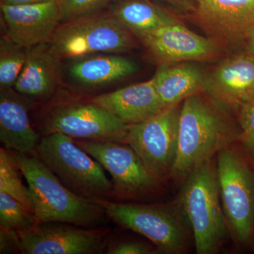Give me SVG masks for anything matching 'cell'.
<instances>
[{
	"mask_svg": "<svg viewBox=\"0 0 254 254\" xmlns=\"http://www.w3.org/2000/svg\"><path fill=\"white\" fill-rule=\"evenodd\" d=\"M224 109L199 93L182 102L172 179L183 182L195 169L239 141L240 128L232 123Z\"/></svg>",
	"mask_w": 254,
	"mask_h": 254,
	"instance_id": "6da1fadb",
	"label": "cell"
},
{
	"mask_svg": "<svg viewBox=\"0 0 254 254\" xmlns=\"http://www.w3.org/2000/svg\"><path fill=\"white\" fill-rule=\"evenodd\" d=\"M14 153L41 223L63 222L87 228L104 225L108 216L98 203L68 189L34 153Z\"/></svg>",
	"mask_w": 254,
	"mask_h": 254,
	"instance_id": "7a4b0ae2",
	"label": "cell"
},
{
	"mask_svg": "<svg viewBox=\"0 0 254 254\" xmlns=\"http://www.w3.org/2000/svg\"><path fill=\"white\" fill-rule=\"evenodd\" d=\"M215 158L202 164L184 180L179 204L190 222L198 254L217 253L228 227L222 209Z\"/></svg>",
	"mask_w": 254,
	"mask_h": 254,
	"instance_id": "3957f363",
	"label": "cell"
},
{
	"mask_svg": "<svg viewBox=\"0 0 254 254\" xmlns=\"http://www.w3.org/2000/svg\"><path fill=\"white\" fill-rule=\"evenodd\" d=\"M34 153L76 194L93 200H114L113 183L104 168L71 137L60 133L43 136Z\"/></svg>",
	"mask_w": 254,
	"mask_h": 254,
	"instance_id": "277c9868",
	"label": "cell"
},
{
	"mask_svg": "<svg viewBox=\"0 0 254 254\" xmlns=\"http://www.w3.org/2000/svg\"><path fill=\"white\" fill-rule=\"evenodd\" d=\"M110 220L148 239L162 253H185L188 247L187 218L180 204L169 205L125 203L98 199Z\"/></svg>",
	"mask_w": 254,
	"mask_h": 254,
	"instance_id": "5b68a950",
	"label": "cell"
},
{
	"mask_svg": "<svg viewBox=\"0 0 254 254\" xmlns=\"http://www.w3.org/2000/svg\"><path fill=\"white\" fill-rule=\"evenodd\" d=\"M135 37L110 12H99L62 23L49 46L60 60H73L97 53L128 51L136 46Z\"/></svg>",
	"mask_w": 254,
	"mask_h": 254,
	"instance_id": "8992f818",
	"label": "cell"
},
{
	"mask_svg": "<svg viewBox=\"0 0 254 254\" xmlns=\"http://www.w3.org/2000/svg\"><path fill=\"white\" fill-rule=\"evenodd\" d=\"M245 155L230 145L216 155L222 209L232 238L239 244L254 240V174Z\"/></svg>",
	"mask_w": 254,
	"mask_h": 254,
	"instance_id": "52a82bcc",
	"label": "cell"
},
{
	"mask_svg": "<svg viewBox=\"0 0 254 254\" xmlns=\"http://www.w3.org/2000/svg\"><path fill=\"white\" fill-rule=\"evenodd\" d=\"M75 140L101 164L112 177L114 200H141L161 190L163 183L152 173L136 151L124 142Z\"/></svg>",
	"mask_w": 254,
	"mask_h": 254,
	"instance_id": "ba28073f",
	"label": "cell"
},
{
	"mask_svg": "<svg viewBox=\"0 0 254 254\" xmlns=\"http://www.w3.org/2000/svg\"><path fill=\"white\" fill-rule=\"evenodd\" d=\"M180 108L181 103L171 105L144 122L128 125L125 137V143L163 182L171 178L176 160Z\"/></svg>",
	"mask_w": 254,
	"mask_h": 254,
	"instance_id": "9c48e42d",
	"label": "cell"
},
{
	"mask_svg": "<svg viewBox=\"0 0 254 254\" xmlns=\"http://www.w3.org/2000/svg\"><path fill=\"white\" fill-rule=\"evenodd\" d=\"M128 125L92 103H65L55 107L43 122V136L60 133L76 140L125 143Z\"/></svg>",
	"mask_w": 254,
	"mask_h": 254,
	"instance_id": "30bf717a",
	"label": "cell"
},
{
	"mask_svg": "<svg viewBox=\"0 0 254 254\" xmlns=\"http://www.w3.org/2000/svg\"><path fill=\"white\" fill-rule=\"evenodd\" d=\"M20 252L24 254H94L105 252L110 228H87L63 223L41 222L17 232Z\"/></svg>",
	"mask_w": 254,
	"mask_h": 254,
	"instance_id": "8fae6325",
	"label": "cell"
},
{
	"mask_svg": "<svg viewBox=\"0 0 254 254\" xmlns=\"http://www.w3.org/2000/svg\"><path fill=\"white\" fill-rule=\"evenodd\" d=\"M140 41L150 55L163 64L208 61L220 53L216 42L190 31L182 22L159 28Z\"/></svg>",
	"mask_w": 254,
	"mask_h": 254,
	"instance_id": "7c38bea8",
	"label": "cell"
},
{
	"mask_svg": "<svg viewBox=\"0 0 254 254\" xmlns=\"http://www.w3.org/2000/svg\"><path fill=\"white\" fill-rule=\"evenodd\" d=\"M195 21L217 43L245 41L254 26V0H191Z\"/></svg>",
	"mask_w": 254,
	"mask_h": 254,
	"instance_id": "4fadbf2b",
	"label": "cell"
},
{
	"mask_svg": "<svg viewBox=\"0 0 254 254\" xmlns=\"http://www.w3.org/2000/svg\"><path fill=\"white\" fill-rule=\"evenodd\" d=\"M6 35L28 49L49 43L62 23L59 1L38 4H0Z\"/></svg>",
	"mask_w": 254,
	"mask_h": 254,
	"instance_id": "5bb4252c",
	"label": "cell"
},
{
	"mask_svg": "<svg viewBox=\"0 0 254 254\" xmlns=\"http://www.w3.org/2000/svg\"><path fill=\"white\" fill-rule=\"evenodd\" d=\"M204 91L225 109H237L254 98V59L248 54L223 60L206 75Z\"/></svg>",
	"mask_w": 254,
	"mask_h": 254,
	"instance_id": "9a60e30c",
	"label": "cell"
},
{
	"mask_svg": "<svg viewBox=\"0 0 254 254\" xmlns=\"http://www.w3.org/2000/svg\"><path fill=\"white\" fill-rule=\"evenodd\" d=\"M91 101L127 125L144 122L167 108L151 79L97 95Z\"/></svg>",
	"mask_w": 254,
	"mask_h": 254,
	"instance_id": "2e32d148",
	"label": "cell"
},
{
	"mask_svg": "<svg viewBox=\"0 0 254 254\" xmlns=\"http://www.w3.org/2000/svg\"><path fill=\"white\" fill-rule=\"evenodd\" d=\"M24 66L14 89L23 98L43 100L53 94L59 84L60 61L49 43L26 49Z\"/></svg>",
	"mask_w": 254,
	"mask_h": 254,
	"instance_id": "e0dca14e",
	"label": "cell"
},
{
	"mask_svg": "<svg viewBox=\"0 0 254 254\" xmlns=\"http://www.w3.org/2000/svg\"><path fill=\"white\" fill-rule=\"evenodd\" d=\"M21 97L12 88L0 89V141L7 149L33 153L41 138L32 127Z\"/></svg>",
	"mask_w": 254,
	"mask_h": 254,
	"instance_id": "ac0fdd59",
	"label": "cell"
},
{
	"mask_svg": "<svg viewBox=\"0 0 254 254\" xmlns=\"http://www.w3.org/2000/svg\"><path fill=\"white\" fill-rule=\"evenodd\" d=\"M205 78L198 65L188 62L165 64L151 80L162 101L169 107L204 91Z\"/></svg>",
	"mask_w": 254,
	"mask_h": 254,
	"instance_id": "d6986e66",
	"label": "cell"
},
{
	"mask_svg": "<svg viewBox=\"0 0 254 254\" xmlns=\"http://www.w3.org/2000/svg\"><path fill=\"white\" fill-rule=\"evenodd\" d=\"M138 70L137 64L125 57L88 56L73 60L68 75L81 86L96 87L111 84L131 76Z\"/></svg>",
	"mask_w": 254,
	"mask_h": 254,
	"instance_id": "ffe728a7",
	"label": "cell"
},
{
	"mask_svg": "<svg viewBox=\"0 0 254 254\" xmlns=\"http://www.w3.org/2000/svg\"><path fill=\"white\" fill-rule=\"evenodd\" d=\"M109 12L138 39L180 20L149 0H120L109 6Z\"/></svg>",
	"mask_w": 254,
	"mask_h": 254,
	"instance_id": "44dd1931",
	"label": "cell"
},
{
	"mask_svg": "<svg viewBox=\"0 0 254 254\" xmlns=\"http://www.w3.org/2000/svg\"><path fill=\"white\" fill-rule=\"evenodd\" d=\"M14 151L0 149V192L9 195L34 212L28 187L25 186Z\"/></svg>",
	"mask_w": 254,
	"mask_h": 254,
	"instance_id": "7402d4cb",
	"label": "cell"
},
{
	"mask_svg": "<svg viewBox=\"0 0 254 254\" xmlns=\"http://www.w3.org/2000/svg\"><path fill=\"white\" fill-rule=\"evenodd\" d=\"M25 48L5 35L0 41V89L14 88L26 61Z\"/></svg>",
	"mask_w": 254,
	"mask_h": 254,
	"instance_id": "603a6c76",
	"label": "cell"
},
{
	"mask_svg": "<svg viewBox=\"0 0 254 254\" xmlns=\"http://www.w3.org/2000/svg\"><path fill=\"white\" fill-rule=\"evenodd\" d=\"M41 223L33 210L9 195L0 192V226L24 231Z\"/></svg>",
	"mask_w": 254,
	"mask_h": 254,
	"instance_id": "cb8c5ba5",
	"label": "cell"
},
{
	"mask_svg": "<svg viewBox=\"0 0 254 254\" xmlns=\"http://www.w3.org/2000/svg\"><path fill=\"white\" fill-rule=\"evenodd\" d=\"M114 1L115 0H60L62 23L98 14Z\"/></svg>",
	"mask_w": 254,
	"mask_h": 254,
	"instance_id": "d4e9b609",
	"label": "cell"
},
{
	"mask_svg": "<svg viewBox=\"0 0 254 254\" xmlns=\"http://www.w3.org/2000/svg\"><path fill=\"white\" fill-rule=\"evenodd\" d=\"M240 135L239 141L246 158L254 165V98L244 103L238 109Z\"/></svg>",
	"mask_w": 254,
	"mask_h": 254,
	"instance_id": "484cf974",
	"label": "cell"
},
{
	"mask_svg": "<svg viewBox=\"0 0 254 254\" xmlns=\"http://www.w3.org/2000/svg\"><path fill=\"white\" fill-rule=\"evenodd\" d=\"M160 252L151 246L141 242L125 241L110 245L105 250L108 254H153Z\"/></svg>",
	"mask_w": 254,
	"mask_h": 254,
	"instance_id": "4316f807",
	"label": "cell"
},
{
	"mask_svg": "<svg viewBox=\"0 0 254 254\" xmlns=\"http://www.w3.org/2000/svg\"><path fill=\"white\" fill-rule=\"evenodd\" d=\"M20 252L19 237L18 232L0 227V253Z\"/></svg>",
	"mask_w": 254,
	"mask_h": 254,
	"instance_id": "83f0119b",
	"label": "cell"
},
{
	"mask_svg": "<svg viewBox=\"0 0 254 254\" xmlns=\"http://www.w3.org/2000/svg\"><path fill=\"white\" fill-rule=\"evenodd\" d=\"M56 1H59V0H1V4L6 5L31 4Z\"/></svg>",
	"mask_w": 254,
	"mask_h": 254,
	"instance_id": "f1b7e54d",
	"label": "cell"
},
{
	"mask_svg": "<svg viewBox=\"0 0 254 254\" xmlns=\"http://www.w3.org/2000/svg\"><path fill=\"white\" fill-rule=\"evenodd\" d=\"M245 41L247 54L254 59V26L247 33Z\"/></svg>",
	"mask_w": 254,
	"mask_h": 254,
	"instance_id": "f546056e",
	"label": "cell"
},
{
	"mask_svg": "<svg viewBox=\"0 0 254 254\" xmlns=\"http://www.w3.org/2000/svg\"><path fill=\"white\" fill-rule=\"evenodd\" d=\"M170 1H175V2L178 3V4H182V5H187L190 4V3H191V0H170Z\"/></svg>",
	"mask_w": 254,
	"mask_h": 254,
	"instance_id": "4dcf8cb0",
	"label": "cell"
},
{
	"mask_svg": "<svg viewBox=\"0 0 254 254\" xmlns=\"http://www.w3.org/2000/svg\"></svg>",
	"mask_w": 254,
	"mask_h": 254,
	"instance_id": "1f68e13d",
	"label": "cell"
}]
</instances>
